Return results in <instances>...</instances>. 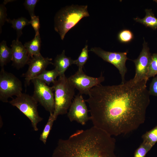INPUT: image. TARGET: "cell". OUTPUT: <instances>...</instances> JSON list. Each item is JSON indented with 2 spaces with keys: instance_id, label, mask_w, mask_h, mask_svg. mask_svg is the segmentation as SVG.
I'll return each instance as SVG.
<instances>
[{
  "instance_id": "cell-22",
  "label": "cell",
  "mask_w": 157,
  "mask_h": 157,
  "mask_svg": "<svg viewBox=\"0 0 157 157\" xmlns=\"http://www.w3.org/2000/svg\"><path fill=\"white\" fill-rule=\"evenodd\" d=\"M142 138L143 142L147 143L153 147L157 142V125L144 134Z\"/></svg>"
},
{
  "instance_id": "cell-23",
  "label": "cell",
  "mask_w": 157,
  "mask_h": 157,
  "mask_svg": "<svg viewBox=\"0 0 157 157\" xmlns=\"http://www.w3.org/2000/svg\"><path fill=\"white\" fill-rule=\"evenodd\" d=\"M156 75H157V53H155L151 55L147 78L148 80L150 78L154 77Z\"/></svg>"
},
{
  "instance_id": "cell-25",
  "label": "cell",
  "mask_w": 157,
  "mask_h": 157,
  "mask_svg": "<svg viewBox=\"0 0 157 157\" xmlns=\"http://www.w3.org/2000/svg\"><path fill=\"white\" fill-rule=\"evenodd\" d=\"M133 38L132 32L128 29H124L120 32L118 35L119 40L123 43H127L131 41Z\"/></svg>"
},
{
  "instance_id": "cell-8",
  "label": "cell",
  "mask_w": 157,
  "mask_h": 157,
  "mask_svg": "<svg viewBox=\"0 0 157 157\" xmlns=\"http://www.w3.org/2000/svg\"><path fill=\"white\" fill-rule=\"evenodd\" d=\"M89 51L92 52L104 60L114 65L118 70L121 75V83L125 82V76L127 71L126 63L128 59L127 52H110L97 47H92Z\"/></svg>"
},
{
  "instance_id": "cell-24",
  "label": "cell",
  "mask_w": 157,
  "mask_h": 157,
  "mask_svg": "<svg viewBox=\"0 0 157 157\" xmlns=\"http://www.w3.org/2000/svg\"><path fill=\"white\" fill-rule=\"evenodd\" d=\"M152 147L150 144L143 142L135 150L133 157H145Z\"/></svg>"
},
{
  "instance_id": "cell-12",
  "label": "cell",
  "mask_w": 157,
  "mask_h": 157,
  "mask_svg": "<svg viewBox=\"0 0 157 157\" xmlns=\"http://www.w3.org/2000/svg\"><path fill=\"white\" fill-rule=\"evenodd\" d=\"M52 60V58L44 57L41 54L31 58L28 69L23 75L25 78L26 85H28L32 80L46 70L49 64L53 65Z\"/></svg>"
},
{
  "instance_id": "cell-4",
  "label": "cell",
  "mask_w": 157,
  "mask_h": 157,
  "mask_svg": "<svg viewBox=\"0 0 157 157\" xmlns=\"http://www.w3.org/2000/svg\"><path fill=\"white\" fill-rule=\"evenodd\" d=\"M53 83L55 102L53 115L56 119L58 115L67 113L75 94V88L65 74L60 76Z\"/></svg>"
},
{
  "instance_id": "cell-3",
  "label": "cell",
  "mask_w": 157,
  "mask_h": 157,
  "mask_svg": "<svg viewBox=\"0 0 157 157\" xmlns=\"http://www.w3.org/2000/svg\"><path fill=\"white\" fill-rule=\"evenodd\" d=\"M88 7L87 5H72L62 8L56 13L54 19V30L62 40L81 19L90 16Z\"/></svg>"
},
{
  "instance_id": "cell-17",
  "label": "cell",
  "mask_w": 157,
  "mask_h": 157,
  "mask_svg": "<svg viewBox=\"0 0 157 157\" xmlns=\"http://www.w3.org/2000/svg\"><path fill=\"white\" fill-rule=\"evenodd\" d=\"M12 58L11 48L7 46L6 41H2L0 44V65L1 68L12 61Z\"/></svg>"
},
{
  "instance_id": "cell-28",
  "label": "cell",
  "mask_w": 157,
  "mask_h": 157,
  "mask_svg": "<svg viewBox=\"0 0 157 157\" xmlns=\"http://www.w3.org/2000/svg\"><path fill=\"white\" fill-rule=\"evenodd\" d=\"M30 24H31L34 29L35 34L39 33L40 28V23L38 16H35L31 18L29 21Z\"/></svg>"
},
{
  "instance_id": "cell-2",
  "label": "cell",
  "mask_w": 157,
  "mask_h": 157,
  "mask_svg": "<svg viewBox=\"0 0 157 157\" xmlns=\"http://www.w3.org/2000/svg\"><path fill=\"white\" fill-rule=\"evenodd\" d=\"M113 136L94 126L60 139L52 157H118Z\"/></svg>"
},
{
  "instance_id": "cell-21",
  "label": "cell",
  "mask_w": 157,
  "mask_h": 157,
  "mask_svg": "<svg viewBox=\"0 0 157 157\" xmlns=\"http://www.w3.org/2000/svg\"><path fill=\"white\" fill-rule=\"evenodd\" d=\"M88 45H85L82 49V51L77 59L74 60V64L78 67V70H83V68L84 64L88 60Z\"/></svg>"
},
{
  "instance_id": "cell-10",
  "label": "cell",
  "mask_w": 157,
  "mask_h": 157,
  "mask_svg": "<svg viewBox=\"0 0 157 157\" xmlns=\"http://www.w3.org/2000/svg\"><path fill=\"white\" fill-rule=\"evenodd\" d=\"M85 102L82 94L79 93L75 97L67 113L68 117L71 122L75 121L84 125L90 119Z\"/></svg>"
},
{
  "instance_id": "cell-11",
  "label": "cell",
  "mask_w": 157,
  "mask_h": 157,
  "mask_svg": "<svg viewBox=\"0 0 157 157\" xmlns=\"http://www.w3.org/2000/svg\"><path fill=\"white\" fill-rule=\"evenodd\" d=\"M144 40L141 51L138 58L133 60L135 66V73L132 79L135 83L148 80L147 75L151 55L147 43L144 39Z\"/></svg>"
},
{
  "instance_id": "cell-30",
  "label": "cell",
  "mask_w": 157,
  "mask_h": 157,
  "mask_svg": "<svg viewBox=\"0 0 157 157\" xmlns=\"http://www.w3.org/2000/svg\"><path fill=\"white\" fill-rule=\"evenodd\" d=\"M153 1L157 3V0H154Z\"/></svg>"
},
{
  "instance_id": "cell-7",
  "label": "cell",
  "mask_w": 157,
  "mask_h": 157,
  "mask_svg": "<svg viewBox=\"0 0 157 157\" xmlns=\"http://www.w3.org/2000/svg\"><path fill=\"white\" fill-rule=\"evenodd\" d=\"M34 85L33 97L50 114L54 113L55 102L54 90L46 84L37 78L31 81Z\"/></svg>"
},
{
  "instance_id": "cell-9",
  "label": "cell",
  "mask_w": 157,
  "mask_h": 157,
  "mask_svg": "<svg viewBox=\"0 0 157 157\" xmlns=\"http://www.w3.org/2000/svg\"><path fill=\"white\" fill-rule=\"evenodd\" d=\"M68 78L70 83L79 91L80 94L88 95L92 88L101 84L105 79L102 74L99 77H93L86 75L83 70H78Z\"/></svg>"
},
{
  "instance_id": "cell-14",
  "label": "cell",
  "mask_w": 157,
  "mask_h": 157,
  "mask_svg": "<svg viewBox=\"0 0 157 157\" xmlns=\"http://www.w3.org/2000/svg\"><path fill=\"white\" fill-rule=\"evenodd\" d=\"M65 53V50H63L61 54L57 55L53 63L55 68L59 72V76L65 74V72L68 68L74 64V60L67 56Z\"/></svg>"
},
{
  "instance_id": "cell-6",
  "label": "cell",
  "mask_w": 157,
  "mask_h": 157,
  "mask_svg": "<svg viewBox=\"0 0 157 157\" xmlns=\"http://www.w3.org/2000/svg\"><path fill=\"white\" fill-rule=\"evenodd\" d=\"M22 83L13 74L5 71L1 68L0 72V100L8 102V99L14 96L17 97L22 93Z\"/></svg>"
},
{
  "instance_id": "cell-20",
  "label": "cell",
  "mask_w": 157,
  "mask_h": 157,
  "mask_svg": "<svg viewBox=\"0 0 157 157\" xmlns=\"http://www.w3.org/2000/svg\"><path fill=\"white\" fill-rule=\"evenodd\" d=\"M56 119L53 115V113L50 114L48 121L40 137V140L44 144H46L47 138L51 129L53 122Z\"/></svg>"
},
{
  "instance_id": "cell-13",
  "label": "cell",
  "mask_w": 157,
  "mask_h": 157,
  "mask_svg": "<svg viewBox=\"0 0 157 157\" xmlns=\"http://www.w3.org/2000/svg\"><path fill=\"white\" fill-rule=\"evenodd\" d=\"M10 46L12 52V65L19 69L28 64L31 58L21 42L18 39L14 40Z\"/></svg>"
},
{
  "instance_id": "cell-5",
  "label": "cell",
  "mask_w": 157,
  "mask_h": 157,
  "mask_svg": "<svg viewBox=\"0 0 157 157\" xmlns=\"http://www.w3.org/2000/svg\"><path fill=\"white\" fill-rule=\"evenodd\" d=\"M12 105L17 108L30 121L34 131H37L38 124L43 118L39 115L38 111V102L33 96L22 93L9 101Z\"/></svg>"
},
{
  "instance_id": "cell-26",
  "label": "cell",
  "mask_w": 157,
  "mask_h": 157,
  "mask_svg": "<svg viewBox=\"0 0 157 157\" xmlns=\"http://www.w3.org/2000/svg\"><path fill=\"white\" fill-rule=\"evenodd\" d=\"M39 1L38 0H25L24 1V6L28 11L31 18L35 16L34 13L35 8Z\"/></svg>"
},
{
  "instance_id": "cell-18",
  "label": "cell",
  "mask_w": 157,
  "mask_h": 157,
  "mask_svg": "<svg viewBox=\"0 0 157 157\" xmlns=\"http://www.w3.org/2000/svg\"><path fill=\"white\" fill-rule=\"evenodd\" d=\"M29 21L30 20L23 17L13 19H8L6 21L7 22L12 24L11 27L16 31L17 36V39L18 40L23 33V28L26 26L30 24Z\"/></svg>"
},
{
  "instance_id": "cell-15",
  "label": "cell",
  "mask_w": 157,
  "mask_h": 157,
  "mask_svg": "<svg viewBox=\"0 0 157 157\" xmlns=\"http://www.w3.org/2000/svg\"><path fill=\"white\" fill-rule=\"evenodd\" d=\"M24 46L31 58L40 54L41 40L40 33L35 34L34 38L31 41L26 42Z\"/></svg>"
},
{
  "instance_id": "cell-1",
  "label": "cell",
  "mask_w": 157,
  "mask_h": 157,
  "mask_svg": "<svg viewBox=\"0 0 157 157\" xmlns=\"http://www.w3.org/2000/svg\"><path fill=\"white\" fill-rule=\"evenodd\" d=\"M147 81L135 83L131 79L119 85L92 88L85 100L93 126L112 136L137 129L145 120L150 103Z\"/></svg>"
},
{
  "instance_id": "cell-16",
  "label": "cell",
  "mask_w": 157,
  "mask_h": 157,
  "mask_svg": "<svg viewBox=\"0 0 157 157\" xmlns=\"http://www.w3.org/2000/svg\"><path fill=\"white\" fill-rule=\"evenodd\" d=\"M146 15L144 17L141 19L138 17L134 18L135 21L140 23L147 27L153 30L157 29V18L155 17L151 9L145 10Z\"/></svg>"
},
{
  "instance_id": "cell-29",
  "label": "cell",
  "mask_w": 157,
  "mask_h": 157,
  "mask_svg": "<svg viewBox=\"0 0 157 157\" xmlns=\"http://www.w3.org/2000/svg\"><path fill=\"white\" fill-rule=\"evenodd\" d=\"M148 91L150 95L157 97V76L152 79Z\"/></svg>"
},
{
  "instance_id": "cell-27",
  "label": "cell",
  "mask_w": 157,
  "mask_h": 157,
  "mask_svg": "<svg viewBox=\"0 0 157 157\" xmlns=\"http://www.w3.org/2000/svg\"><path fill=\"white\" fill-rule=\"evenodd\" d=\"M6 8L4 4H2L0 5V32L2 31V27L6 21L7 14Z\"/></svg>"
},
{
  "instance_id": "cell-31",
  "label": "cell",
  "mask_w": 157,
  "mask_h": 157,
  "mask_svg": "<svg viewBox=\"0 0 157 157\" xmlns=\"http://www.w3.org/2000/svg\"></svg>"
},
{
  "instance_id": "cell-19",
  "label": "cell",
  "mask_w": 157,
  "mask_h": 157,
  "mask_svg": "<svg viewBox=\"0 0 157 157\" xmlns=\"http://www.w3.org/2000/svg\"><path fill=\"white\" fill-rule=\"evenodd\" d=\"M59 75L58 72L54 68L51 70H46L34 78L38 79L49 86L51 83H53L56 77Z\"/></svg>"
}]
</instances>
